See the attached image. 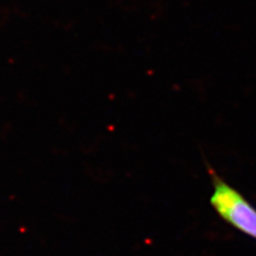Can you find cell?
<instances>
[{"instance_id": "obj_1", "label": "cell", "mask_w": 256, "mask_h": 256, "mask_svg": "<svg viewBox=\"0 0 256 256\" xmlns=\"http://www.w3.org/2000/svg\"><path fill=\"white\" fill-rule=\"evenodd\" d=\"M214 192L210 204L220 217L242 233L256 239V210L210 170Z\"/></svg>"}]
</instances>
